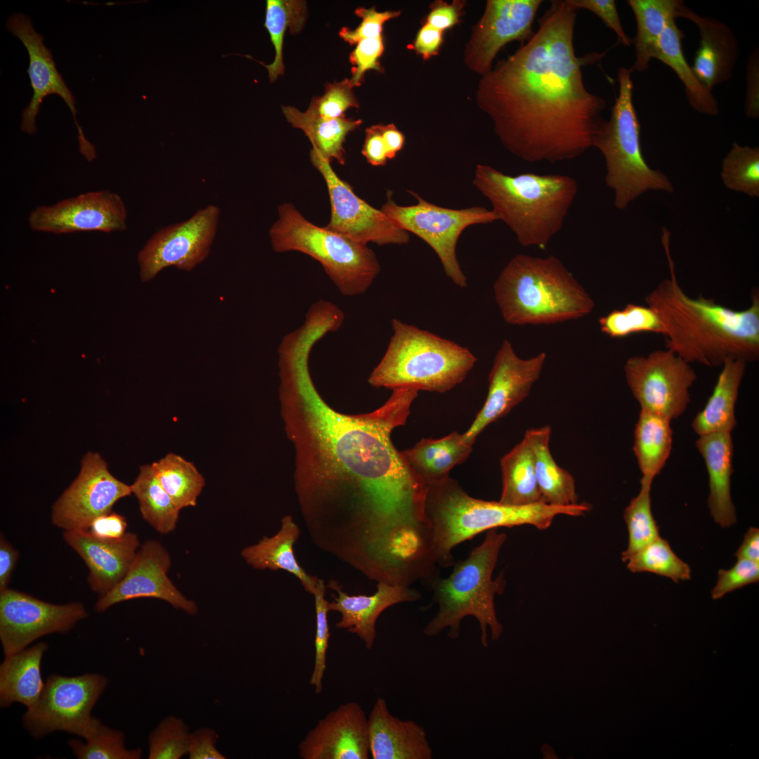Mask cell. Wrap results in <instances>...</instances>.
<instances>
[{
  "label": "cell",
  "instance_id": "obj_1",
  "mask_svg": "<svg viewBox=\"0 0 759 759\" xmlns=\"http://www.w3.org/2000/svg\"><path fill=\"white\" fill-rule=\"evenodd\" d=\"M311 349L278 355L279 399L295 449V486L314 541L341 552L372 536L425 520L427 484L393 444L418 395L395 389L378 409L346 415L330 407L311 377Z\"/></svg>",
  "mask_w": 759,
  "mask_h": 759
},
{
  "label": "cell",
  "instance_id": "obj_2",
  "mask_svg": "<svg viewBox=\"0 0 759 759\" xmlns=\"http://www.w3.org/2000/svg\"><path fill=\"white\" fill-rule=\"evenodd\" d=\"M577 13L566 0L551 1L533 37L480 82V106L502 144L524 162L581 156L606 120V101L587 89L582 72L605 53L576 55Z\"/></svg>",
  "mask_w": 759,
  "mask_h": 759
},
{
  "label": "cell",
  "instance_id": "obj_3",
  "mask_svg": "<svg viewBox=\"0 0 759 759\" xmlns=\"http://www.w3.org/2000/svg\"><path fill=\"white\" fill-rule=\"evenodd\" d=\"M670 233L662 228L661 242L670 278L646 297L662 323L666 347L689 363L722 365L729 358L750 362L759 357V292H751V304L737 311L699 294L688 296L677 281L670 249Z\"/></svg>",
  "mask_w": 759,
  "mask_h": 759
},
{
  "label": "cell",
  "instance_id": "obj_4",
  "mask_svg": "<svg viewBox=\"0 0 759 759\" xmlns=\"http://www.w3.org/2000/svg\"><path fill=\"white\" fill-rule=\"evenodd\" d=\"M590 509L591 505L585 502L568 506L546 502L518 506L476 499L449 476L427 485L424 501V514L433 532L437 563L444 567L454 564L451 554L454 547L483 531L521 525L545 530L557 516H582Z\"/></svg>",
  "mask_w": 759,
  "mask_h": 759
},
{
  "label": "cell",
  "instance_id": "obj_5",
  "mask_svg": "<svg viewBox=\"0 0 759 759\" xmlns=\"http://www.w3.org/2000/svg\"><path fill=\"white\" fill-rule=\"evenodd\" d=\"M472 183L521 246L541 249L562 228L578 191L569 175L510 176L486 164L476 166Z\"/></svg>",
  "mask_w": 759,
  "mask_h": 759
},
{
  "label": "cell",
  "instance_id": "obj_6",
  "mask_svg": "<svg viewBox=\"0 0 759 759\" xmlns=\"http://www.w3.org/2000/svg\"><path fill=\"white\" fill-rule=\"evenodd\" d=\"M504 320L511 325H549L591 313L595 303L556 257L519 254L503 268L494 286Z\"/></svg>",
  "mask_w": 759,
  "mask_h": 759
},
{
  "label": "cell",
  "instance_id": "obj_7",
  "mask_svg": "<svg viewBox=\"0 0 759 759\" xmlns=\"http://www.w3.org/2000/svg\"><path fill=\"white\" fill-rule=\"evenodd\" d=\"M506 538L497 528L488 530L483 542L467 559L453 564L448 577L436 575L429 580L439 610L423 630L426 636H435L448 628V636L458 638L462 619L471 616L479 623L484 647L488 644V628L493 640L500 637L503 627L496 616L494 598L503 592L506 580L502 573L494 580L492 576Z\"/></svg>",
  "mask_w": 759,
  "mask_h": 759
},
{
  "label": "cell",
  "instance_id": "obj_8",
  "mask_svg": "<svg viewBox=\"0 0 759 759\" xmlns=\"http://www.w3.org/2000/svg\"><path fill=\"white\" fill-rule=\"evenodd\" d=\"M391 328L387 350L368 377L374 387L445 393L477 361L467 348L398 319L391 320Z\"/></svg>",
  "mask_w": 759,
  "mask_h": 759
},
{
  "label": "cell",
  "instance_id": "obj_9",
  "mask_svg": "<svg viewBox=\"0 0 759 759\" xmlns=\"http://www.w3.org/2000/svg\"><path fill=\"white\" fill-rule=\"evenodd\" d=\"M278 218L269 230L274 252L297 251L317 260L339 291L353 297L365 293L380 271L374 252L309 221L292 203L278 207Z\"/></svg>",
  "mask_w": 759,
  "mask_h": 759
},
{
  "label": "cell",
  "instance_id": "obj_10",
  "mask_svg": "<svg viewBox=\"0 0 759 759\" xmlns=\"http://www.w3.org/2000/svg\"><path fill=\"white\" fill-rule=\"evenodd\" d=\"M632 68L618 72L619 90L611 109L595 137L592 147L603 155L605 182L614 192V206L625 209L647 190L672 193L673 183L661 171L646 162L640 143V124L633 103Z\"/></svg>",
  "mask_w": 759,
  "mask_h": 759
},
{
  "label": "cell",
  "instance_id": "obj_11",
  "mask_svg": "<svg viewBox=\"0 0 759 759\" xmlns=\"http://www.w3.org/2000/svg\"><path fill=\"white\" fill-rule=\"evenodd\" d=\"M408 193L417 199V204L398 205L389 190L381 210L399 228L427 243L439 258L446 275L457 286L466 287L467 278L456 254L459 237L467 227L493 223L499 220L498 216L492 209L479 206L464 209L442 207L425 200L413 190Z\"/></svg>",
  "mask_w": 759,
  "mask_h": 759
},
{
  "label": "cell",
  "instance_id": "obj_12",
  "mask_svg": "<svg viewBox=\"0 0 759 759\" xmlns=\"http://www.w3.org/2000/svg\"><path fill=\"white\" fill-rule=\"evenodd\" d=\"M108 683L98 673L49 675L39 699L22 716L24 728L35 739L64 731L86 739L101 722L91 713Z\"/></svg>",
  "mask_w": 759,
  "mask_h": 759
},
{
  "label": "cell",
  "instance_id": "obj_13",
  "mask_svg": "<svg viewBox=\"0 0 759 759\" xmlns=\"http://www.w3.org/2000/svg\"><path fill=\"white\" fill-rule=\"evenodd\" d=\"M689 364L667 349L628 358L625 377L641 410L670 420L680 416L689 403V389L697 377Z\"/></svg>",
  "mask_w": 759,
  "mask_h": 759
},
{
  "label": "cell",
  "instance_id": "obj_14",
  "mask_svg": "<svg viewBox=\"0 0 759 759\" xmlns=\"http://www.w3.org/2000/svg\"><path fill=\"white\" fill-rule=\"evenodd\" d=\"M219 216V207L209 205L154 233L137 256L141 280L150 281L171 266L184 271L195 268L210 252Z\"/></svg>",
  "mask_w": 759,
  "mask_h": 759
},
{
  "label": "cell",
  "instance_id": "obj_15",
  "mask_svg": "<svg viewBox=\"0 0 759 759\" xmlns=\"http://www.w3.org/2000/svg\"><path fill=\"white\" fill-rule=\"evenodd\" d=\"M87 616L81 602L57 604L8 588L0 591V640L4 657L27 648L44 635L67 633Z\"/></svg>",
  "mask_w": 759,
  "mask_h": 759
},
{
  "label": "cell",
  "instance_id": "obj_16",
  "mask_svg": "<svg viewBox=\"0 0 759 759\" xmlns=\"http://www.w3.org/2000/svg\"><path fill=\"white\" fill-rule=\"evenodd\" d=\"M131 493V485L114 476L100 454L88 452L77 476L53 504L52 523L64 531L88 530L95 519Z\"/></svg>",
  "mask_w": 759,
  "mask_h": 759
},
{
  "label": "cell",
  "instance_id": "obj_17",
  "mask_svg": "<svg viewBox=\"0 0 759 759\" xmlns=\"http://www.w3.org/2000/svg\"><path fill=\"white\" fill-rule=\"evenodd\" d=\"M310 158L327 187L331 216L325 228L366 245H405L409 242V233L399 228L381 209L358 197L350 185L336 174L330 161L313 148Z\"/></svg>",
  "mask_w": 759,
  "mask_h": 759
},
{
  "label": "cell",
  "instance_id": "obj_18",
  "mask_svg": "<svg viewBox=\"0 0 759 759\" xmlns=\"http://www.w3.org/2000/svg\"><path fill=\"white\" fill-rule=\"evenodd\" d=\"M545 358L544 352L531 358H521L508 340L502 342L488 375L485 403L471 426L462 434L465 443L472 446L488 425L506 416L528 396L540 377Z\"/></svg>",
  "mask_w": 759,
  "mask_h": 759
},
{
  "label": "cell",
  "instance_id": "obj_19",
  "mask_svg": "<svg viewBox=\"0 0 759 759\" xmlns=\"http://www.w3.org/2000/svg\"><path fill=\"white\" fill-rule=\"evenodd\" d=\"M6 25L7 30L22 41L30 57L27 72L33 96L22 113L21 131L30 135L37 131L35 122L40 105L46 96L57 94L63 99L72 114L78 131L80 153L88 161H92L96 157L94 145L86 138L77 121L74 98L58 72L51 51L44 44V37L34 30L32 20L23 13H13Z\"/></svg>",
  "mask_w": 759,
  "mask_h": 759
},
{
  "label": "cell",
  "instance_id": "obj_20",
  "mask_svg": "<svg viewBox=\"0 0 759 759\" xmlns=\"http://www.w3.org/2000/svg\"><path fill=\"white\" fill-rule=\"evenodd\" d=\"M128 212L122 197L109 190L91 191L33 209L32 230L56 235L80 231L113 232L127 228Z\"/></svg>",
  "mask_w": 759,
  "mask_h": 759
},
{
  "label": "cell",
  "instance_id": "obj_21",
  "mask_svg": "<svg viewBox=\"0 0 759 759\" xmlns=\"http://www.w3.org/2000/svg\"><path fill=\"white\" fill-rule=\"evenodd\" d=\"M170 566L171 559L167 549L157 540H147L136 552L121 581L99 596L95 605L96 611L103 613L120 602L150 597L164 600L190 616L196 615L197 604L187 599L168 577Z\"/></svg>",
  "mask_w": 759,
  "mask_h": 759
},
{
  "label": "cell",
  "instance_id": "obj_22",
  "mask_svg": "<svg viewBox=\"0 0 759 759\" xmlns=\"http://www.w3.org/2000/svg\"><path fill=\"white\" fill-rule=\"evenodd\" d=\"M542 0H489L475 26L468 60L476 72L487 74L498 51L513 41H528Z\"/></svg>",
  "mask_w": 759,
  "mask_h": 759
},
{
  "label": "cell",
  "instance_id": "obj_23",
  "mask_svg": "<svg viewBox=\"0 0 759 759\" xmlns=\"http://www.w3.org/2000/svg\"><path fill=\"white\" fill-rule=\"evenodd\" d=\"M298 750L302 759H367L368 716L356 702L341 704L319 720Z\"/></svg>",
  "mask_w": 759,
  "mask_h": 759
},
{
  "label": "cell",
  "instance_id": "obj_24",
  "mask_svg": "<svg viewBox=\"0 0 759 759\" xmlns=\"http://www.w3.org/2000/svg\"><path fill=\"white\" fill-rule=\"evenodd\" d=\"M63 538L84 562L89 569L88 585L99 596L121 581L140 546L138 536L133 533L108 540L96 538L88 530L65 531Z\"/></svg>",
  "mask_w": 759,
  "mask_h": 759
},
{
  "label": "cell",
  "instance_id": "obj_25",
  "mask_svg": "<svg viewBox=\"0 0 759 759\" xmlns=\"http://www.w3.org/2000/svg\"><path fill=\"white\" fill-rule=\"evenodd\" d=\"M677 18H686L699 29L700 41L691 66L699 81L712 91L729 80L739 57V42L731 28L722 21L699 15L682 2Z\"/></svg>",
  "mask_w": 759,
  "mask_h": 759
},
{
  "label": "cell",
  "instance_id": "obj_26",
  "mask_svg": "<svg viewBox=\"0 0 759 759\" xmlns=\"http://www.w3.org/2000/svg\"><path fill=\"white\" fill-rule=\"evenodd\" d=\"M368 719L370 755L373 759H432L424 729L393 715L384 699L375 701Z\"/></svg>",
  "mask_w": 759,
  "mask_h": 759
},
{
  "label": "cell",
  "instance_id": "obj_27",
  "mask_svg": "<svg viewBox=\"0 0 759 759\" xmlns=\"http://www.w3.org/2000/svg\"><path fill=\"white\" fill-rule=\"evenodd\" d=\"M338 596L328 603L330 611L341 614L336 624L339 628L346 629L363 640L367 649H371L377 636L375 625L379 616L388 607L404 602L420 599V592L409 587L392 585L379 582L377 591L372 595H349L342 591L337 583L330 582Z\"/></svg>",
  "mask_w": 759,
  "mask_h": 759
},
{
  "label": "cell",
  "instance_id": "obj_28",
  "mask_svg": "<svg viewBox=\"0 0 759 759\" xmlns=\"http://www.w3.org/2000/svg\"><path fill=\"white\" fill-rule=\"evenodd\" d=\"M696 446L703 457L709 476L708 505L716 524L728 528L737 522V513L731 497L733 473V443L730 432L699 436Z\"/></svg>",
  "mask_w": 759,
  "mask_h": 759
},
{
  "label": "cell",
  "instance_id": "obj_29",
  "mask_svg": "<svg viewBox=\"0 0 759 759\" xmlns=\"http://www.w3.org/2000/svg\"><path fill=\"white\" fill-rule=\"evenodd\" d=\"M48 649L39 642L4 658L0 665V706L20 703L27 708L40 697L44 683L41 673L43 656Z\"/></svg>",
  "mask_w": 759,
  "mask_h": 759
},
{
  "label": "cell",
  "instance_id": "obj_30",
  "mask_svg": "<svg viewBox=\"0 0 759 759\" xmlns=\"http://www.w3.org/2000/svg\"><path fill=\"white\" fill-rule=\"evenodd\" d=\"M746 366L741 359L729 358L723 363L711 396L692 423L696 434L731 433L735 427V404Z\"/></svg>",
  "mask_w": 759,
  "mask_h": 759
},
{
  "label": "cell",
  "instance_id": "obj_31",
  "mask_svg": "<svg viewBox=\"0 0 759 759\" xmlns=\"http://www.w3.org/2000/svg\"><path fill=\"white\" fill-rule=\"evenodd\" d=\"M299 530L290 516L282 519L280 531L272 537L264 536L254 545L245 547L241 555L247 564L256 569H283L294 575L305 590L312 594L316 589L318 579L309 576L297 562L293 545L299 537Z\"/></svg>",
  "mask_w": 759,
  "mask_h": 759
},
{
  "label": "cell",
  "instance_id": "obj_32",
  "mask_svg": "<svg viewBox=\"0 0 759 759\" xmlns=\"http://www.w3.org/2000/svg\"><path fill=\"white\" fill-rule=\"evenodd\" d=\"M551 427L546 425L528 429L524 437L531 448L536 478L544 502L558 506L578 503L573 476L559 467L550 450Z\"/></svg>",
  "mask_w": 759,
  "mask_h": 759
},
{
  "label": "cell",
  "instance_id": "obj_33",
  "mask_svg": "<svg viewBox=\"0 0 759 759\" xmlns=\"http://www.w3.org/2000/svg\"><path fill=\"white\" fill-rule=\"evenodd\" d=\"M472 451V446L465 443L458 432L438 439L423 438L413 447L401 450L427 486L448 477L450 470L464 462Z\"/></svg>",
  "mask_w": 759,
  "mask_h": 759
},
{
  "label": "cell",
  "instance_id": "obj_34",
  "mask_svg": "<svg viewBox=\"0 0 759 759\" xmlns=\"http://www.w3.org/2000/svg\"><path fill=\"white\" fill-rule=\"evenodd\" d=\"M683 32L675 19L671 20L650 51L651 58H656L677 74L685 86L689 105L698 112L715 116L719 114L718 102L712 91L706 88L696 78L685 58L682 39Z\"/></svg>",
  "mask_w": 759,
  "mask_h": 759
},
{
  "label": "cell",
  "instance_id": "obj_35",
  "mask_svg": "<svg viewBox=\"0 0 759 759\" xmlns=\"http://www.w3.org/2000/svg\"><path fill=\"white\" fill-rule=\"evenodd\" d=\"M282 110L287 122L305 133L313 149L323 158L330 162L337 160L342 164L345 163L343 144L346 135L361 124V119H346L344 116L325 119L308 110L301 112L292 106H282Z\"/></svg>",
  "mask_w": 759,
  "mask_h": 759
},
{
  "label": "cell",
  "instance_id": "obj_36",
  "mask_svg": "<svg viewBox=\"0 0 759 759\" xmlns=\"http://www.w3.org/2000/svg\"><path fill=\"white\" fill-rule=\"evenodd\" d=\"M670 421L641 410L634 432L633 451L642 478L653 481L663 468L673 445Z\"/></svg>",
  "mask_w": 759,
  "mask_h": 759
},
{
  "label": "cell",
  "instance_id": "obj_37",
  "mask_svg": "<svg viewBox=\"0 0 759 759\" xmlns=\"http://www.w3.org/2000/svg\"><path fill=\"white\" fill-rule=\"evenodd\" d=\"M681 0H628L636 21L635 60L632 70L644 72L649 67L650 51L656 45L668 22L677 18Z\"/></svg>",
  "mask_w": 759,
  "mask_h": 759
},
{
  "label": "cell",
  "instance_id": "obj_38",
  "mask_svg": "<svg viewBox=\"0 0 759 759\" xmlns=\"http://www.w3.org/2000/svg\"><path fill=\"white\" fill-rule=\"evenodd\" d=\"M502 489L499 502L510 505L544 502L534 469L533 455L523 439L500 460Z\"/></svg>",
  "mask_w": 759,
  "mask_h": 759
},
{
  "label": "cell",
  "instance_id": "obj_39",
  "mask_svg": "<svg viewBox=\"0 0 759 759\" xmlns=\"http://www.w3.org/2000/svg\"><path fill=\"white\" fill-rule=\"evenodd\" d=\"M131 488L143 519L155 530L167 534L176 528L180 510L160 483L152 465L140 467Z\"/></svg>",
  "mask_w": 759,
  "mask_h": 759
},
{
  "label": "cell",
  "instance_id": "obj_40",
  "mask_svg": "<svg viewBox=\"0 0 759 759\" xmlns=\"http://www.w3.org/2000/svg\"><path fill=\"white\" fill-rule=\"evenodd\" d=\"M151 465L160 483L180 510L196 505L205 480L192 462L169 453Z\"/></svg>",
  "mask_w": 759,
  "mask_h": 759
},
{
  "label": "cell",
  "instance_id": "obj_41",
  "mask_svg": "<svg viewBox=\"0 0 759 759\" xmlns=\"http://www.w3.org/2000/svg\"><path fill=\"white\" fill-rule=\"evenodd\" d=\"M305 1L294 0H267L264 27L267 29L275 48L272 63L263 65L268 70L269 82H275L284 74L283 58V39L287 29L294 34L301 31L306 19Z\"/></svg>",
  "mask_w": 759,
  "mask_h": 759
},
{
  "label": "cell",
  "instance_id": "obj_42",
  "mask_svg": "<svg viewBox=\"0 0 759 759\" xmlns=\"http://www.w3.org/2000/svg\"><path fill=\"white\" fill-rule=\"evenodd\" d=\"M653 481L642 478L639 493L625 507L623 519L628 531V544L622 552L621 559L626 562L637 550L659 538V527L651 507V488Z\"/></svg>",
  "mask_w": 759,
  "mask_h": 759
},
{
  "label": "cell",
  "instance_id": "obj_43",
  "mask_svg": "<svg viewBox=\"0 0 759 759\" xmlns=\"http://www.w3.org/2000/svg\"><path fill=\"white\" fill-rule=\"evenodd\" d=\"M626 563L627 568L633 573L650 572L667 577L675 583L691 579L689 566L660 536L635 552Z\"/></svg>",
  "mask_w": 759,
  "mask_h": 759
},
{
  "label": "cell",
  "instance_id": "obj_44",
  "mask_svg": "<svg viewBox=\"0 0 759 759\" xmlns=\"http://www.w3.org/2000/svg\"><path fill=\"white\" fill-rule=\"evenodd\" d=\"M725 187L750 197L759 196V148L732 143L722 164Z\"/></svg>",
  "mask_w": 759,
  "mask_h": 759
},
{
  "label": "cell",
  "instance_id": "obj_45",
  "mask_svg": "<svg viewBox=\"0 0 759 759\" xmlns=\"http://www.w3.org/2000/svg\"><path fill=\"white\" fill-rule=\"evenodd\" d=\"M70 739L69 746L79 759H139L140 748L128 749L124 744L122 732L99 723L96 730L86 739Z\"/></svg>",
  "mask_w": 759,
  "mask_h": 759
},
{
  "label": "cell",
  "instance_id": "obj_46",
  "mask_svg": "<svg viewBox=\"0 0 759 759\" xmlns=\"http://www.w3.org/2000/svg\"><path fill=\"white\" fill-rule=\"evenodd\" d=\"M599 324L602 332L612 338L638 332L664 333L660 318L653 309L634 304L613 310L600 318Z\"/></svg>",
  "mask_w": 759,
  "mask_h": 759
},
{
  "label": "cell",
  "instance_id": "obj_47",
  "mask_svg": "<svg viewBox=\"0 0 759 759\" xmlns=\"http://www.w3.org/2000/svg\"><path fill=\"white\" fill-rule=\"evenodd\" d=\"M190 735L182 718L166 717L148 736V758H181L188 754Z\"/></svg>",
  "mask_w": 759,
  "mask_h": 759
},
{
  "label": "cell",
  "instance_id": "obj_48",
  "mask_svg": "<svg viewBox=\"0 0 759 759\" xmlns=\"http://www.w3.org/2000/svg\"><path fill=\"white\" fill-rule=\"evenodd\" d=\"M325 586L323 581L318 579L316 589L313 593L315 597L316 628L314 642V666L309 681L316 694H320L323 690V679L326 670L327 651L330 638L327 621V612L330 611L329 602L325 599Z\"/></svg>",
  "mask_w": 759,
  "mask_h": 759
},
{
  "label": "cell",
  "instance_id": "obj_49",
  "mask_svg": "<svg viewBox=\"0 0 759 759\" xmlns=\"http://www.w3.org/2000/svg\"><path fill=\"white\" fill-rule=\"evenodd\" d=\"M350 107L358 108L353 87L349 79L327 83L325 93L312 99L308 110L325 119H336L344 116Z\"/></svg>",
  "mask_w": 759,
  "mask_h": 759
},
{
  "label": "cell",
  "instance_id": "obj_50",
  "mask_svg": "<svg viewBox=\"0 0 759 759\" xmlns=\"http://www.w3.org/2000/svg\"><path fill=\"white\" fill-rule=\"evenodd\" d=\"M759 580V563L748 559H737L736 564L729 569H720L716 584L711 590V596L718 599L726 594Z\"/></svg>",
  "mask_w": 759,
  "mask_h": 759
},
{
  "label": "cell",
  "instance_id": "obj_51",
  "mask_svg": "<svg viewBox=\"0 0 759 759\" xmlns=\"http://www.w3.org/2000/svg\"><path fill=\"white\" fill-rule=\"evenodd\" d=\"M384 51L382 37L365 39L358 41L350 54L352 64L351 77L349 79L352 87L358 86L363 81L366 71H382L378 59Z\"/></svg>",
  "mask_w": 759,
  "mask_h": 759
},
{
  "label": "cell",
  "instance_id": "obj_52",
  "mask_svg": "<svg viewBox=\"0 0 759 759\" xmlns=\"http://www.w3.org/2000/svg\"><path fill=\"white\" fill-rule=\"evenodd\" d=\"M355 13L362 18L360 25L354 30L344 27L339 32V37L351 45L356 44L363 39L381 37L383 24L398 16L400 12H378L373 8H358Z\"/></svg>",
  "mask_w": 759,
  "mask_h": 759
},
{
  "label": "cell",
  "instance_id": "obj_53",
  "mask_svg": "<svg viewBox=\"0 0 759 759\" xmlns=\"http://www.w3.org/2000/svg\"><path fill=\"white\" fill-rule=\"evenodd\" d=\"M571 8L578 11L585 9L599 17L602 22L612 30L623 45L630 46L632 39L625 33L614 0H566Z\"/></svg>",
  "mask_w": 759,
  "mask_h": 759
},
{
  "label": "cell",
  "instance_id": "obj_54",
  "mask_svg": "<svg viewBox=\"0 0 759 759\" xmlns=\"http://www.w3.org/2000/svg\"><path fill=\"white\" fill-rule=\"evenodd\" d=\"M218 735L208 727H202L190 733L188 754L190 759H225L216 746Z\"/></svg>",
  "mask_w": 759,
  "mask_h": 759
},
{
  "label": "cell",
  "instance_id": "obj_55",
  "mask_svg": "<svg viewBox=\"0 0 759 759\" xmlns=\"http://www.w3.org/2000/svg\"><path fill=\"white\" fill-rule=\"evenodd\" d=\"M746 70L745 114L748 118L757 119L759 117V52L758 48L750 54Z\"/></svg>",
  "mask_w": 759,
  "mask_h": 759
},
{
  "label": "cell",
  "instance_id": "obj_56",
  "mask_svg": "<svg viewBox=\"0 0 759 759\" xmlns=\"http://www.w3.org/2000/svg\"><path fill=\"white\" fill-rule=\"evenodd\" d=\"M126 518L115 512H109L95 519L88 531L96 538L101 539H118L126 532Z\"/></svg>",
  "mask_w": 759,
  "mask_h": 759
},
{
  "label": "cell",
  "instance_id": "obj_57",
  "mask_svg": "<svg viewBox=\"0 0 759 759\" xmlns=\"http://www.w3.org/2000/svg\"><path fill=\"white\" fill-rule=\"evenodd\" d=\"M362 153L368 162L372 166L386 164L388 159L387 150L379 124L366 129Z\"/></svg>",
  "mask_w": 759,
  "mask_h": 759
},
{
  "label": "cell",
  "instance_id": "obj_58",
  "mask_svg": "<svg viewBox=\"0 0 759 759\" xmlns=\"http://www.w3.org/2000/svg\"><path fill=\"white\" fill-rule=\"evenodd\" d=\"M19 557L18 551L0 536V591L8 588L13 571Z\"/></svg>",
  "mask_w": 759,
  "mask_h": 759
},
{
  "label": "cell",
  "instance_id": "obj_59",
  "mask_svg": "<svg viewBox=\"0 0 759 759\" xmlns=\"http://www.w3.org/2000/svg\"><path fill=\"white\" fill-rule=\"evenodd\" d=\"M441 41V31L426 24L417 35L415 48L424 58H428L438 51Z\"/></svg>",
  "mask_w": 759,
  "mask_h": 759
},
{
  "label": "cell",
  "instance_id": "obj_60",
  "mask_svg": "<svg viewBox=\"0 0 759 759\" xmlns=\"http://www.w3.org/2000/svg\"><path fill=\"white\" fill-rule=\"evenodd\" d=\"M458 20V11L454 5H443L434 8L427 18L430 26L442 31L455 25Z\"/></svg>",
  "mask_w": 759,
  "mask_h": 759
},
{
  "label": "cell",
  "instance_id": "obj_61",
  "mask_svg": "<svg viewBox=\"0 0 759 759\" xmlns=\"http://www.w3.org/2000/svg\"><path fill=\"white\" fill-rule=\"evenodd\" d=\"M737 559H744L759 563V528L751 527L744 535V540L734 554Z\"/></svg>",
  "mask_w": 759,
  "mask_h": 759
},
{
  "label": "cell",
  "instance_id": "obj_62",
  "mask_svg": "<svg viewBox=\"0 0 759 759\" xmlns=\"http://www.w3.org/2000/svg\"><path fill=\"white\" fill-rule=\"evenodd\" d=\"M379 128L386 147L387 158L393 159L403 145L404 136L392 124H379Z\"/></svg>",
  "mask_w": 759,
  "mask_h": 759
}]
</instances>
